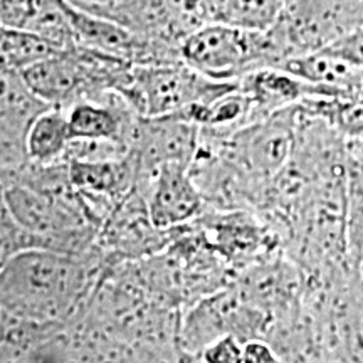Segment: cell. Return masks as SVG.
Segmentation results:
<instances>
[{
    "mask_svg": "<svg viewBox=\"0 0 363 363\" xmlns=\"http://www.w3.org/2000/svg\"><path fill=\"white\" fill-rule=\"evenodd\" d=\"M108 264L98 244L84 254L19 252L0 267V306L35 320L69 321L86 305Z\"/></svg>",
    "mask_w": 363,
    "mask_h": 363,
    "instance_id": "6da1fadb",
    "label": "cell"
},
{
    "mask_svg": "<svg viewBox=\"0 0 363 363\" xmlns=\"http://www.w3.org/2000/svg\"><path fill=\"white\" fill-rule=\"evenodd\" d=\"M363 26V0H284L264 30L269 66L318 51Z\"/></svg>",
    "mask_w": 363,
    "mask_h": 363,
    "instance_id": "7a4b0ae2",
    "label": "cell"
},
{
    "mask_svg": "<svg viewBox=\"0 0 363 363\" xmlns=\"http://www.w3.org/2000/svg\"><path fill=\"white\" fill-rule=\"evenodd\" d=\"M84 11L126 27L182 61V44L212 21L207 0H72Z\"/></svg>",
    "mask_w": 363,
    "mask_h": 363,
    "instance_id": "3957f363",
    "label": "cell"
},
{
    "mask_svg": "<svg viewBox=\"0 0 363 363\" xmlns=\"http://www.w3.org/2000/svg\"><path fill=\"white\" fill-rule=\"evenodd\" d=\"M239 88L238 81L212 79L180 62L135 65L131 81L121 94L140 115H179L195 106H208Z\"/></svg>",
    "mask_w": 363,
    "mask_h": 363,
    "instance_id": "277c9868",
    "label": "cell"
},
{
    "mask_svg": "<svg viewBox=\"0 0 363 363\" xmlns=\"http://www.w3.org/2000/svg\"><path fill=\"white\" fill-rule=\"evenodd\" d=\"M182 61L212 79L238 81L269 67L264 30L208 22L182 44Z\"/></svg>",
    "mask_w": 363,
    "mask_h": 363,
    "instance_id": "5b68a950",
    "label": "cell"
},
{
    "mask_svg": "<svg viewBox=\"0 0 363 363\" xmlns=\"http://www.w3.org/2000/svg\"><path fill=\"white\" fill-rule=\"evenodd\" d=\"M299 104L252 121L220 140L225 155L244 174L257 182H269L291 158L296 140Z\"/></svg>",
    "mask_w": 363,
    "mask_h": 363,
    "instance_id": "8992f818",
    "label": "cell"
},
{
    "mask_svg": "<svg viewBox=\"0 0 363 363\" xmlns=\"http://www.w3.org/2000/svg\"><path fill=\"white\" fill-rule=\"evenodd\" d=\"M201 126L179 115L140 116L128 153L138 170L136 187L143 195L157 172L165 165H192L199 150Z\"/></svg>",
    "mask_w": 363,
    "mask_h": 363,
    "instance_id": "52a82bcc",
    "label": "cell"
},
{
    "mask_svg": "<svg viewBox=\"0 0 363 363\" xmlns=\"http://www.w3.org/2000/svg\"><path fill=\"white\" fill-rule=\"evenodd\" d=\"M175 234L177 227L162 229L153 222L147 197L135 187L103 222L96 244L108 262L140 261L169 247Z\"/></svg>",
    "mask_w": 363,
    "mask_h": 363,
    "instance_id": "ba28073f",
    "label": "cell"
},
{
    "mask_svg": "<svg viewBox=\"0 0 363 363\" xmlns=\"http://www.w3.org/2000/svg\"><path fill=\"white\" fill-rule=\"evenodd\" d=\"M0 167L19 169L30 160L27 138L34 121L52 108L38 96L19 71L0 69Z\"/></svg>",
    "mask_w": 363,
    "mask_h": 363,
    "instance_id": "9c48e42d",
    "label": "cell"
},
{
    "mask_svg": "<svg viewBox=\"0 0 363 363\" xmlns=\"http://www.w3.org/2000/svg\"><path fill=\"white\" fill-rule=\"evenodd\" d=\"M145 197L153 222L162 229L190 224L208 208L190 177L189 167L184 165L162 167L148 185Z\"/></svg>",
    "mask_w": 363,
    "mask_h": 363,
    "instance_id": "30bf717a",
    "label": "cell"
},
{
    "mask_svg": "<svg viewBox=\"0 0 363 363\" xmlns=\"http://www.w3.org/2000/svg\"><path fill=\"white\" fill-rule=\"evenodd\" d=\"M239 86L251 99L252 121L303 103L311 96H335L330 91L308 83L293 72L271 66L242 76L239 79Z\"/></svg>",
    "mask_w": 363,
    "mask_h": 363,
    "instance_id": "8fae6325",
    "label": "cell"
},
{
    "mask_svg": "<svg viewBox=\"0 0 363 363\" xmlns=\"http://www.w3.org/2000/svg\"><path fill=\"white\" fill-rule=\"evenodd\" d=\"M320 88L330 91L335 96H363V69L342 54L330 48L291 57L279 66Z\"/></svg>",
    "mask_w": 363,
    "mask_h": 363,
    "instance_id": "7c38bea8",
    "label": "cell"
},
{
    "mask_svg": "<svg viewBox=\"0 0 363 363\" xmlns=\"http://www.w3.org/2000/svg\"><path fill=\"white\" fill-rule=\"evenodd\" d=\"M2 313V362H40V357L66 321H44Z\"/></svg>",
    "mask_w": 363,
    "mask_h": 363,
    "instance_id": "4fadbf2b",
    "label": "cell"
},
{
    "mask_svg": "<svg viewBox=\"0 0 363 363\" xmlns=\"http://www.w3.org/2000/svg\"><path fill=\"white\" fill-rule=\"evenodd\" d=\"M72 136L67 123L66 110L49 108L38 120L27 138V150L30 160L39 163L65 162V155L69 147Z\"/></svg>",
    "mask_w": 363,
    "mask_h": 363,
    "instance_id": "5bb4252c",
    "label": "cell"
},
{
    "mask_svg": "<svg viewBox=\"0 0 363 363\" xmlns=\"http://www.w3.org/2000/svg\"><path fill=\"white\" fill-rule=\"evenodd\" d=\"M0 56L2 67L0 69H12L22 72L27 67L65 52L52 40L45 39L34 30L19 29V27L2 26L0 30Z\"/></svg>",
    "mask_w": 363,
    "mask_h": 363,
    "instance_id": "9a60e30c",
    "label": "cell"
},
{
    "mask_svg": "<svg viewBox=\"0 0 363 363\" xmlns=\"http://www.w3.org/2000/svg\"><path fill=\"white\" fill-rule=\"evenodd\" d=\"M284 0H207L212 21L266 30L278 19Z\"/></svg>",
    "mask_w": 363,
    "mask_h": 363,
    "instance_id": "2e32d148",
    "label": "cell"
},
{
    "mask_svg": "<svg viewBox=\"0 0 363 363\" xmlns=\"http://www.w3.org/2000/svg\"><path fill=\"white\" fill-rule=\"evenodd\" d=\"M347 247L348 261L360 272L363 262V165L348 155L347 172Z\"/></svg>",
    "mask_w": 363,
    "mask_h": 363,
    "instance_id": "e0dca14e",
    "label": "cell"
},
{
    "mask_svg": "<svg viewBox=\"0 0 363 363\" xmlns=\"http://www.w3.org/2000/svg\"><path fill=\"white\" fill-rule=\"evenodd\" d=\"M30 249H43V240L16 220L6 203L0 206V267L13 256Z\"/></svg>",
    "mask_w": 363,
    "mask_h": 363,
    "instance_id": "ac0fdd59",
    "label": "cell"
},
{
    "mask_svg": "<svg viewBox=\"0 0 363 363\" xmlns=\"http://www.w3.org/2000/svg\"><path fill=\"white\" fill-rule=\"evenodd\" d=\"M201 362L208 363H240L242 362V342L234 335H225L201 353Z\"/></svg>",
    "mask_w": 363,
    "mask_h": 363,
    "instance_id": "d6986e66",
    "label": "cell"
},
{
    "mask_svg": "<svg viewBox=\"0 0 363 363\" xmlns=\"http://www.w3.org/2000/svg\"><path fill=\"white\" fill-rule=\"evenodd\" d=\"M326 48L348 57L363 69V26L352 30V33L345 34L343 38L335 40L333 44L326 45Z\"/></svg>",
    "mask_w": 363,
    "mask_h": 363,
    "instance_id": "ffe728a7",
    "label": "cell"
},
{
    "mask_svg": "<svg viewBox=\"0 0 363 363\" xmlns=\"http://www.w3.org/2000/svg\"><path fill=\"white\" fill-rule=\"evenodd\" d=\"M244 363H274L281 362L272 345L266 338H251L242 343Z\"/></svg>",
    "mask_w": 363,
    "mask_h": 363,
    "instance_id": "44dd1931",
    "label": "cell"
}]
</instances>
